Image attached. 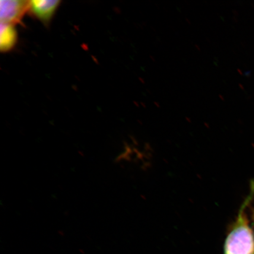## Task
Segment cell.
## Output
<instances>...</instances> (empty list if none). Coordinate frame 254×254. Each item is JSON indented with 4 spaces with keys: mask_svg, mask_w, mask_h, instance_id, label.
Returning <instances> with one entry per match:
<instances>
[{
    "mask_svg": "<svg viewBox=\"0 0 254 254\" xmlns=\"http://www.w3.org/2000/svg\"><path fill=\"white\" fill-rule=\"evenodd\" d=\"M60 3L59 0H34L30 1L29 8L37 18L47 24L52 20Z\"/></svg>",
    "mask_w": 254,
    "mask_h": 254,
    "instance_id": "3",
    "label": "cell"
},
{
    "mask_svg": "<svg viewBox=\"0 0 254 254\" xmlns=\"http://www.w3.org/2000/svg\"><path fill=\"white\" fill-rule=\"evenodd\" d=\"M252 220H253V226L254 228V208H253V211H252Z\"/></svg>",
    "mask_w": 254,
    "mask_h": 254,
    "instance_id": "5",
    "label": "cell"
},
{
    "mask_svg": "<svg viewBox=\"0 0 254 254\" xmlns=\"http://www.w3.org/2000/svg\"><path fill=\"white\" fill-rule=\"evenodd\" d=\"M30 1L19 0H2L0 2L1 23L12 24L18 23L29 8Z\"/></svg>",
    "mask_w": 254,
    "mask_h": 254,
    "instance_id": "2",
    "label": "cell"
},
{
    "mask_svg": "<svg viewBox=\"0 0 254 254\" xmlns=\"http://www.w3.org/2000/svg\"><path fill=\"white\" fill-rule=\"evenodd\" d=\"M254 197V183H252L249 195L228 230L224 245V254H254V231L247 214L248 208Z\"/></svg>",
    "mask_w": 254,
    "mask_h": 254,
    "instance_id": "1",
    "label": "cell"
},
{
    "mask_svg": "<svg viewBox=\"0 0 254 254\" xmlns=\"http://www.w3.org/2000/svg\"><path fill=\"white\" fill-rule=\"evenodd\" d=\"M0 47L2 52H7L15 46L17 41V32L12 24L1 23Z\"/></svg>",
    "mask_w": 254,
    "mask_h": 254,
    "instance_id": "4",
    "label": "cell"
},
{
    "mask_svg": "<svg viewBox=\"0 0 254 254\" xmlns=\"http://www.w3.org/2000/svg\"><path fill=\"white\" fill-rule=\"evenodd\" d=\"M155 103V105H156L157 106H158V107H160V105H158V103Z\"/></svg>",
    "mask_w": 254,
    "mask_h": 254,
    "instance_id": "6",
    "label": "cell"
}]
</instances>
